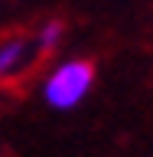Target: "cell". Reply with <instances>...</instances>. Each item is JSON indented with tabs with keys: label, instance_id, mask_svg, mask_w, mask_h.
<instances>
[{
	"label": "cell",
	"instance_id": "1",
	"mask_svg": "<svg viewBox=\"0 0 153 157\" xmlns=\"http://www.w3.org/2000/svg\"><path fill=\"white\" fill-rule=\"evenodd\" d=\"M91 85H95V66L88 59H65L46 75L42 98L56 111H72L91 95Z\"/></svg>",
	"mask_w": 153,
	"mask_h": 157
},
{
	"label": "cell",
	"instance_id": "2",
	"mask_svg": "<svg viewBox=\"0 0 153 157\" xmlns=\"http://www.w3.org/2000/svg\"><path fill=\"white\" fill-rule=\"evenodd\" d=\"M36 43L29 36H10L0 43V82H7V78H13L16 72H23V69L36 59Z\"/></svg>",
	"mask_w": 153,
	"mask_h": 157
},
{
	"label": "cell",
	"instance_id": "3",
	"mask_svg": "<svg viewBox=\"0 0 153 157\" xmlns=\"http://www.w3.org/2000/svg\"><path fill=\"white\" fill-rule=\"evenodd\" d=\"M62 36H65L62 20H46V23L36 29V36H33L36 52H39V56H52V52L59 49V43H62Z\"/></svg>",
	"mask_w": 153,
	"mask_h": 157
}]
</instances>
